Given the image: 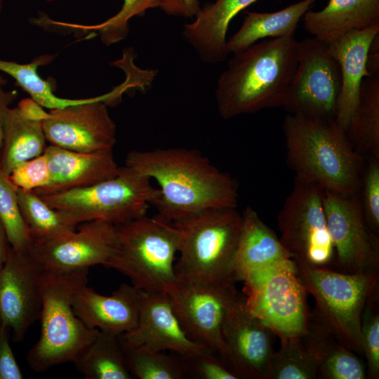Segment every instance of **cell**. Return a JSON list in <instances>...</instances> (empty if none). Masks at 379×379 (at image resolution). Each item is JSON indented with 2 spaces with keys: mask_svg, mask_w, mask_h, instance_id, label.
Segmentation results:
<instances>
[{
  "mask_svg": "<svg viewBox=\"0 0 379 379\" xmlns=\"http://www.w3.org/2000/svg\"><path fill=\"white\" fill-rule=\"evenodd\" d=\"M11 330L0 320V379H22L21 369L12 351Z\"/></svg>",
  "mask_w": 379,
  "mask_h": 379,
  "instance_id": "f35d334b",
  "label": "cell"
},
{
  "mask_svg": "<svg viewBox=\"0 0 379 379\" xmlns=\"http://www.w3.org/2000/svg\"><path fill=\"white\" fill-rule=\"evenodd\" d=\"M139 299L137 326L119 335L124 345L149 352L169 351L180 357L211 350L187 335L166 293L139 290Z\"/></svg>",
  "mask_w": 379,
  "mask_h": 379,
  "instance_id": "ac0fdd59",
  "label": "cell"
},
{
  "mask_svg": "<svg viewBox=\"0 0 379 379\" xmlns=\"http://www.w3.org/2000/svg\"><path fill=\"white\" fill-rule=\"evenodd\" d=\"M234 279L210 283H175L166 291L187 335L220 359L225 352L222 327L228 308L239 293Z\"/></svg>",
  "mask_w": 379,
  "mask_h": 379,
  "instance_id": "5bb4252c",
  "label": "cell"
},
{
  "mask_svg": "<svg viewBox=\"0 0 379 379\" xmlns=\"http://www.w3.org/2000/svg\"><path fill=\"white\" fill-rule=\"evenodd\" d=\"M116 242V225L88 221L66 236L32 243L29 252L43 270L71 271L98 265L107 267Z\"/></svg>",
  "mask_w": 379,
  "mask_h": 379,
  "instance_id": "e0dca14e",
  "label": "cell"
},
{
  "mask_svg": "<svg viewBox=\"0 0 379 379\" xmlns=\"http://www.w3.org/2000/svg\"><path fill=\"white\" fill-rule=\"evenodd\" d=\"M0 221L10 246L16 251H29L32 238L20 209L18 188L1 169Z\"/></svg>",
  "mask_w": 379,
  "mask_h": 379,
  "instance_id": "836d02e7",
  "label": "cell"
},
{
  "mask_svg": "<svg viewBox=\"0 0 379 379\" xmlns=\"http://www.w3.org/2000/svg\"><path fill=\"white\" fill-rule=\"evenodd\" d=\"M293 259L307 292L316 301L312 315L340 343L364 354L361 314L367 298L379 286V274H346Z\"/></svg>",
  "mask_w": 379,
  "mask_h": 379,
  "instance_id": "52a82bcc",
  "label": "cell"
},
{
  "mask_svg": "<svg viewBox=\"0 0 379 379\" xmlns=\"http://www.w3.org/2000/svg\"><path fill=\"white\" fill-rule=\"evenodd\" d=\"M280 340V347L271 358L267 379L318 378V358L305 332Z\"/></svg>",
  "mask_w": 379,
  "mask_h": 379,
  "instance_id": "4dcf8cb0",
  "label": "cell"
},
{
  "mask_svg": "<svg viewBox=\"0 0 379 379\" xmlns=\"http://www.w3.org/2000/svg\"><path fill=\"white\" fill-rule=\"evenodd\" d=\"M12 183L18 189L36 191L44 189L50 182L48 159L44 153L25 161L8 175Z\"/></svg>",
  "mask_w": 379,
  "mask_h": 379,
  "instance_id": "8d00e7d4",
  "label": "cell"
},
{
  "mask_svg": "<svg viewBox=\"0 0 379 379\" xmlns=\"http://www.w3.org/2000/svg\"><path fill=\"white\" fill-rule=\"evenodd\" d=\"M341 87L340 65L328 44L314 36L298 41L297 67L283 107L292 114L335 119Z\"/></svg>",
  "mask_w": 379,
  "mask_h": 379,
  "instance_id": "7c38bea8",
  "label": "cell"
},
{
  "mask_svg": "<svg viewBox=\"0 0 379 379\" xmlns=\"http://www.w3.org/2000/svg\"><path fill=\"white\" fill-rule=\"evenodd\" d=\"M166 14L182 18L195 17L201 9L199 0H156Z\"/></svg>",
  "mask_w": 379,
  "mask_h": 379,
  "instance_id": "ab89813d",
  "label": "cell"
},
{
  "mask_svg": "<svg viewBox=\"0 0 379 379\" xmlns=\"http://www.w3.org/2000/svg\"><path fill=\"white\" fill-rule=\"evenodd\" d=\"M117 242L107 267L131 280L138 290L166 293L175 283L174 260L180 233L157 215H147L117 225Z\"/></svg>",
  "mask_w": 379,
  "mask_h": 379,
  "instance_id": "8992f818",
  "label": "cell"
},
{
  "mask_svg": "<svg viewBox=\"0 0 379 379\" xmlns=\"http://www.w3.org/2000/svg\"><path fill=\"white\" fill-rule=\"evenodd\" d=\"M43 121L29 119L17 107L7 114L0 151V169L6 175L20 164L43 154L46 147Z\"/></svg>",
  "mask_w": 379,
  "mask_h": 379,
  "instance_id": "484cf974",
  "label": "cell"
},
{
  "mask_svg": "<svg viewBox=\"0 0 379 379\" xmlns=\"http://www.w3.org/2000/svg\"><path fill=\"white\" fill-rule=\"evenodd\" d=\"M362 348L368 376L379 378V286L368 296L361 319Z\"/></svg>",
  "mask_w": 379,
  "mask_h": 379,
  "instance_id": "e575fe53",
  "label": "cell"
},
{
  "mask_svg": "<svg viewBox=\"0 0 379 379\" xmlns=\"http://www.w3.org/2000/svg\"><path fill=\"white\" fill-rule=\"evenodd\" d=\"M324 190L295 178L277 215L279 240L293 258L317 267L333 263L334 250L326 225Z\"/></svg>",
  "mask_w": 379,
  "mask_h": 379,
  "instance_id": "8fae6325",
  "label": "cell"
},
{
  "mask_svg": "<svg viewBox=\"0 0 379 379\" xmlns=\"http://www.w3.org/2000/svg\"><path fill=\"white\" fill-rule=\"evenodd\" d=\"M4 0H0V18L1 15Z\"/></svg>",
  "mask_w": 379,
  "mask_h": 379,
  "instance_id": "f6af8a7d",
  "label": "cell"
},
{
  "mask_svg": "<svg viewBox=\"0 0 379 379\" xmlns=\"http://www.w3.org/2000/svg\"><path fill=\"white\" fill-rule=\"evenodd\" d=\"M345 132L358 154L379 158V74L362 80L359 101Z\"/></svg>",
  "mask_w": 379,
  "mask_h": 379,
  "instance_id": "83f0119b",
  "label": "cell"
},
{
  "mask_svg": "<svg viewBox=\"0 0 379 379\" xmlns=\"http://www.w3.org/2000/svg\"><path fill=\"white\" fill-rule=\"evenodd\" d=\"M328 232L337 271L379 274V239L366 221L359 192L343 196L324 191Z\"/></svg>",
  "mask_w": 379,
  "mask_h": 379,
  "instance_id": "4fadbf2b",
  "label": "cell"
},
{
  "mask_svg": "<svg viewBox=\"0 0 379 379\" xmlns=\"http://www.w3.org/2000/svg\"><path fill=\"white\" fill-rule=\"evenodd\" d=\"M294 34L257 41L233 53L215 91L225 119L283 107L298 64Z\"/></svg>",
  "mask_w": 379,
  "mask_h": 379,
  "instance_id": "7a4b0ae2",
  "label": "cell"
},
{
  "mask_svg": "<svg viewBox=\"0 0 379 379\" xmlns=\"http://www.w3.org/2000/svg\"><path fill=\"white\" fill-rule=\"evenodd\" d=\"M0 84L5 86L7 84V79L0 74Z\"/></svg>",
  "mask_w": 379,
  "mask_h": 379,
  "instance_id": "ee69618b",
  "label": "cell"
},
{
  "mask_svg": "<svg viewBox=\"0 0 379 379\" xmlns=\"http://www.w3.org/2000/svg\"><path fill=\"white\" fill-rule=\"evenodd\" d=\"M86 379H131L119 335L98 331L93 341L74 361Z\"/></svg>",
  "mask_w": 379,
  "mask_h": 379,
  "instance_id": "f1b7e54d",
  "label": "cell"
},
{
  "mask_svg": "<svg viewBox=\"0 0 379 379\" xmlns=\"http://www.w3.org/2000/svg\"><path fill=\"white\" fill-rule=\"evenodd\" d=\"M317 0H302L272 13L246 11L239 29L228 40V53L244 50L262 39L294 34L300 20Z\"/></svg>",
  "mask_w": 379,
  "mask_h": 379,
  "instance_id": "d4e9b609",
  "label": "cell"
},
{
  "mask_svg": "<svg viewBox=\"0 0 379 379\" xmlns=\"http://www.w3.org/2000/svg\"><path fill=\"white\" fill-rule=\"evenodd\" d=\"M124 166L157 181L159 195L152 205L165 221L173 222L208 208L237 207L236 180L197 149L133 150Z\"/></svg>",
  "mask_w": 379,
  "mask_h": 379,
  "instance_id": "6da1fadb",
  "label": "cell"
},
{
  "mask_svg": "<svg viewBox=\"0 0 379 379\" xmlns=\"http://www.w3.org/2000/svg\"><path fill=\"white\" fill-rule=\"evenodd\" d=\"M121 344L133 377L140 379L187 378L184 363L179 355L172 352L168 354L165 352H149L126 346L121 342Z\"/></svg>",
  "mask_w": 379,
  "mask_h": 379,
  "instance_id": "1f68e13d",
  "label": "cell"
},
{
  "mask_svg": "<svg viewBox=\"0 0 379 379\" xmlns=\"http://www.w3.org/2000/svg\"><path fill=\"white\" fill-rule=\"evenodd\" d=\"M76 315L91 329L117 335L133 330L140 312L139 290L132 284H121L111 295H103L86 284L73 300Z\"/></svg>",
  "mask_w": 379,
  "mask_h": 379,
  "instance_id": "d6986e66",
  "label": "cell"
},
{
  "mask_svg": "<svg viewBox=\"0 0 379 379\" xmlns=\"http://www.w3.org/2000/svg\"><path fill=\"white\" fill-rule=\"evenodd\" d=\"M243 281L249 309L279 338L306 331L307 292L292 258L260 270Z\"/></svg>",
  "mask_w": 379,
  "mask_h": 379,
  "instance_id": "9c48e42d",
  "label": "cell"
},
{
  "mask_svg": "<svg viewBox=\"0 0 379 379\" xmlns=\"http://www.w3.org/2000/svg\"><path fill=\"white\" fill-rule=\"evenodd\" d=\"M88 269L43 270L40 335L27 355L34 372L73 363L98 334L76 315L72 305L77 291L88 283Z\"/></svg>",
  "mask_w": 379,
  "mask_h": 379,
  "instance_id": "277c9868",
  "label": "cell"
},
{
  "mask_svg": "<svg viewBox=\"0 0 379 379\" xmlns=\"http://www.w3.org/2000/svg\"><path fill=\"white\" fill-rule=\"evenodd\" d=\"M127 71L126 81L104 95L81 103L51 109L43 121L46 141L51 145L80 152L113 150L117 126L107 107L124 93L140 84Z\"/></svg>",
  "mask_w": 379,
  "mask_h": 379,
  "instance_id": "30bf717a",
  "label": "cell"
},
{
  "mask_svg": "<svg viewBox=\"0 0 379 379\" xmlns=\"http://www.w3.org/2000/svg\"><path fill=\"white\" fill-rule=\"evenodd\" d=\"M283 131L286 163L296 178L340 195L359 192L365 158L335 119L289 114Z\"/></svg>",
  "mask_w": 379,
  "mask_h": 379,
  "instance_id": "3957f363",
  "label": "cell"
},
{
  "mask_svg": "<svg viewBox=\"0 0 379 379\" xmlns=\"http://www.w3.org/2000/svg\"><path fill=\"white\" fill-rule=\"evenodd\" d=\"M305 334L319 361L318 378L364 379V366L357 355L340 343L312 314Z\"/></svg>",
  "mask_w": 379,
  "mask_h": 379,
  "instance_id": "4316f807",
  "label": "cell"
},
{
  "mask_svg": "<svg viewBox=\"0 0 379 379\" xmlns=\"http://www.w3.org/2000/svg\"><path fill=\"white\" fill-rule=\"evenodd\" d=\"M379 25L349 32L328 43L330 53L340 65L342 87L335 121L346 129L359 101L362 80L367 76V58Z\"/></svg>",
  "mask_w": 379,
  "mask_h": 379,
  "instance_id": "44dd1931",
  "label": "cell"
},
{
  "mask_svg": "<svg viewBox=\"0 0 379 379\" xmlns=\"http://www.w3.org/2000/svg\"><path fill=\"white\" fill-rule=\"evenodd\" d=\"M159 195L149 178L123 166L93 185L39 196L77 225L94 220L117 225L147 215Z\"/></svg>",
  "mask_w": 379,
  "mask_h": 379,
  "instance_id": "ba28073f",
  "label": "cell"
},
{
  "mask_svg": "<svg viewBox=\"0 0 379 379\" xmlns=\"http://www.w3.org/2000/svg\"><path fill=\"white\" fill-rule=\"evenodd\" d=\"M302 20L310 34L328 44L349 32L379 25V0H328L321 11L308 10Z\"/></svg>",
  "mask_w": 379,
  "mask_h": 379,
  "instance_id": "cb8c5ba5",
  "label": "cell"
},
{
  "mask_svg": "<svg viewBox=\"0 0 379 379\" xmlns=\"http://www.w3.org/2000/svg\"><path fill=\"white\" fill-rule=\"evenodd\" d=\"M159 8L156 0H124L121 10L105 22L95 25H84L56 21L60 27L68 30L98 34L102 42L110 46L124 40L129 32V20L134 16H142L150 8Z\"/></svg>",
  "mask_w": 379,
  "mask_h": 379,
  "instance_id": "d6a6232c",
  "label": "cell"
},
{
  "mask_svg": "<svg viewBox=\"0 0 379 379\" xmlns=\"http://www.w3.org/2000/svg\"><path fill=\"white\" fill-rule=\"evenodd\" d=\"M257 0H215L204 5L190 23L184 25L182 36L201 60L215 64L228 55L227 32L232 20Z\"/></svg>",
  "mask_w": 379,
  "mask_h": 379,
  "instance_id": "7402d4cb",
  "label": "cell"
},
{
  "mask_svg": "<svg viewBox=\"0 0 379 379\" xmlns=\"http://www.w3.org/2000/svg\"><path fill=\"white\" fill-rule=\"evenodd\" d=\"M274 333L249 309L240 292L227 310L222 327L221 360L239 378L267 379L274 352Z\"/></svg>",
  "mask_w": 379,
  "mask_h": 379,
  "instance_id": "9a60e30c",
  "label": "cell"
},
{
  "mask_svg": "<svg viewBox=\"0 0 379 379\" xmlns=\"http://www.w3.org/2000/svg\"><path fill=\"white\" fill-rule=\"evenodd\" d=\"M10 245L8 244L4 227L0 221V269L8 254Z\"/></svg>",
  "mask_w": 379,
  "mask_h": 379,
  "instance_id": "7bdbcfd3",
  "label": "cell"
},
{
  "mask_svg": "<svg viewBox=\"0 0 379 379\" xmlns=\"http://www.w3.org/2000/svg\"><path fill=\"white\" fill-rule=\"evenodd\" d=\"M16 107L22 114L32 119L44 121L48 114V112L31 98L21 100Z\"/></svg>",
  "mask_w": 379,
  "mask_h": 379,
  "instance_id": "b9f144b4",
  "label": "cell"
},
{
  "mask_svg": "<svg viewBox=\"0 0 379 379\" xmlns=\"http://www.w3.org/2000/svg\"><path fill=\"white\" fill-rule=\"evenodd\" d=\"M18 199L32 244L53 240L76 230L77 225L62 212L48 205L35 192L18 188Z\"/></svg>",
  "mask_w": 379,
  "mask_h": 379,
  "instance_id": "f546056e",
  "label": "cell"
},
{
  "mask_svg": "<svg viewBox=\"0 0 379 379\" xmlns=\"http://www.w3.org/2000/svg\"><path fill=\"white\" fill-rule=\"evenodd\" d=\"M242 224L234 256L237 281L279 260L292 258L279 238L250 206L241 213Z\"/></svg>",
  "mask_w": 379,
  "mask_h": 379,
  "instance_id": "603a6c76",
  "label": "cell"
},
{
  "mask_svg": "<svg viewBox=\"0 0 379 379\" xmlns=\"http://www.w3.org/2000/svg\"><path fill=\"white\" fill-rule=\"evenodd\" d=\"M50 171V182L34 191L48 194L87 187L117 175L120 166L112 150L80 152L48 145L44 152Z\"/></svg>",
  "mask_w": 379,
  "mask_h": 379,
  "instance_id": "ffe728a7",
  "label": "cell"
},
{
  "mask_svg": "<svg viewBox=\"0 0 379 379\" xmlns=\"http://www.w3.org/2000/svg\"><path fill=\"white\" fill-rule=\"evenodd\" d=\"M172 223L180 233L176 283L237 281L234 256L242 224L237 208H208Z\"/></svg>",
  "mask_w": 379,
  "mask_h": 379,
  "instance_id": "5b68a950",
  "label": "cell"
},
{
  "mask_svg": "<svg viewBox=\"0 0 379 379\" xmlns=\"http://www.w3.org/2000/svg\"><path fill=\"white\" fill-rule=\"evenodd\" d=\"M42 272L29 251L9 247L0 269V320L10 328L15 342L22 341L39 319Z\"/></svg>",
  "mask_w": 379,
  "mask_h": 379,
  "instance_id": "2e32d148",
  "label": "cell"
},
{
  "mask_svg": "<svg viewBox=\"0 0 379 379\" xmlns=\"http://www.w3.org/2000/svg\"><path fill=\"white\" fill-rule=\"evenodd\" d=\"M212 350L187 357H180L187 378L198 379H237L219 356Z\"/></svg>",
  "mask_w": 379,
  "mask_h": 379,
  "instance_id": "74e56055",
  "label": "cell"
},
{
  "mask_svg": "<svg viewBox=\"0 0 379 379\" xmlns=\"http://www.w3.org/2000/svg\"><path fill=\"white\" fill-rule=\"evenodd\" d=\"M359 194L366 221L371 230L379 234V158L370 156L360 180Z\"/></svg>",
  "mask_w": 379,
  "mask_h": 379,
  "instance_id": "d590c367",
  "label": "cell"
},
{
  "mask_svg": "<svg viewBox=\"0 0 379 379\" xmlns=\"http://www.w3.org/2000/svg\"><path fill=\"white\" fill-rule=\"evenodd\" d=\"M0 84V151L1 148L4 124L11 105L18 98L16 90H6Z\"/></svg>",
  "mask_w": 379,
  "mask_h": 379,
  "instance_id": "60d3db41",
  "label": "cell"
}]
</instances>
